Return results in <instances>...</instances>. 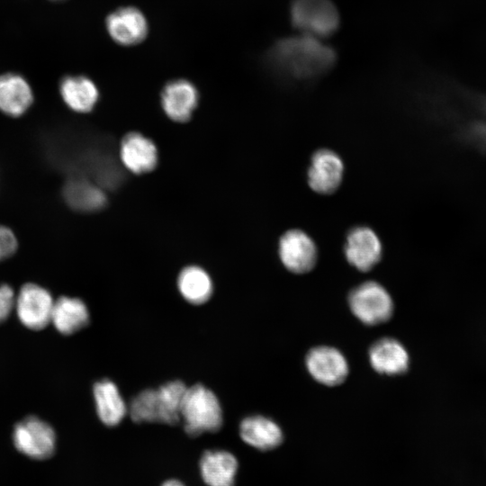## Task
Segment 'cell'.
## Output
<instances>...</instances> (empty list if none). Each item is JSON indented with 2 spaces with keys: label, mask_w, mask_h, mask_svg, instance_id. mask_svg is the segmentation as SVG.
<instances>
[{
  "label": "cell",
  "mask_w": 486,
  "mask_h": 486,
  "mask_svg": "<svg viewBox=\"0 0 486 486\" xmlns=\"http://www.w3.org/2000/svg\"><path fill=\"white\" fill-rule=\"evenodd\" d=\"M59 93L65 104L77 112L92 111L99 98L94 83L84 76H65L59 83Z\"/></svg>",
  "instance_id": "obj_19"
},
{
  "label": "cell",
  "mask_w": 486,
  "mask_h": 486,
  "mask_svg": "<svg viewBox=\"0 0 486 486\" xmlns=\"http://www.w3.org/2000/svg\"><path fill=\"white\" fill-rule=\"evenodd\" d=\"M67 203L80 212L100 210L106 203V196L101 186L83 177L68 180L63 189Z\"/></svg>",
  "instance_id": "obj_21"
},
{
  "label": "cell",
  "mask_w": 486,
  "mask_h": 486,
  "mask_svg": "<svg viewBox=\"0 0 486 486\" xmlns=\"http://www.w3.org/2000/svg\"><path fill=\"white\" fill-rule=\"evenodd\" d=\"M181 421L184 431L191 436L218 431L223 423V414L217 396L202 384L187 387L181 409Z\"/></svg>",
  "instance_id": "obj_2"
},
{
  "label": "cell",
  "mask_w": 486,
  "mask_h": 486,
  "mask_svg": "<svg viewBox=\"0 0 486 486\" xmlns=\"http://www.w3.org/2000/svg\"><path fill=\"white\" fill-rule=\"evenodd\" d=\"M105 25L112 40L122 46L140 44L148 33L145 15L134 6L120 7L112 11L107 15Z\"/></svg>",
  "instance_id": "obj_8"
},
{
  "label": "cell",
  "mask_w": 486,
  "mask_h": 486,
  "mask_svg": "<svg viewBox=\"0 0 486 486\" xmlns=\"http://www.w3.org/2000/svg\"><path fill=\"white\" fill-rule=\"evenodd\" d=\"M129 412L135 423L158 422L156 390L146 389L138 393L130 403Z\"/></svg>",
  "instance_id": "obj_24"
},
{
  "label": "cell",
  "mask_w": 486,
  "mask_h": 486,
  "mask_svg": "<svg viewBox=\"0 0 486 486\" xmlns=\"http://www.w3.org/2000/svg\"><path fill=\"white\" fill-rule=\"evenodd\" d=\"M266 58L269 65L285 76L309 79L328 71L336 62L337 54L322 40L301 33L275 41Z\"/></svg>",
  "instance_id": "obj_1"
},
{
  "label": "cell",
  "mask_w": 486,
  "mask_h": 486,
  "mask_svg": "<svg viewBox=\"0 0 486 486\" xmlns=\"http://www.w3.org/2000/svg\"><path fill=\"white\" fill-rule=\"evenodd\" d=\"M283 265L293 274L310 272L317 262V248L311 238L300 230L286 231L279 241Z\"/></svg>",
  "instance_id": "obj_7"
},
{
  "label": "cell",
  "mask_w": 486,
  "mask_h": 486,
  "mask_svg": "<svg viewBox=\"0 0 486 486\" xmlns=\"http://www.w3.org/2000/svg\"><path fill=\"white\" fill-rule=\"evenodd\" d=\"M177 287L181 295L190 303L206 302L212 293V282L202 268L190 266L184 268L177 278Z\"/></svg>",
  "instance_id": "obj_23"
},
{
  "label": "cell",
  "mask_w": 486,
  "mask_h": 486,
  "mask_svg": "<svg viewBox=\"0 0 486 486\" xmlns=\"http://www.w3.org/2000/svg\"><path fill=\"white\" fill-rule=\"evenodd\" d=\"M51 1H60V0H51Z\"/></svg>",
  "instance_id": "obj_29"
},
{
  "label": "cell",
  "mask_w": 486,
  "mask_h": 486,
  "mask_svg": "<svg viewBox=\"0 0 486 486\" xmlns=\"http://www.w3.org/2000/svg\"><path fill=\"white\" fill-rule=\"evenodd\" d=\"M199 470L207 486H234L238 462L230 452L207 450L200 458Z\"/></svg>",
  "instance_id": "obj_13"
},
{
  "label": "cell",
  "mask_w": 486,
  "mask_h": 486,
  "mask_svg": "<svg viewBox=\"0 0 486 486\" xmlns=\"http://www.w3.org/2000/svg\"><path fill=\"white\" fill-rule=\"evenodd\" d=\"M239 436L246 444L261 451L273 450L284 440V434L278 424L260 415L243 418L239 424Z\"/></svg>",
  "instance_id": "obj_15"
},
{
  "label": "cell",
  "mask_w": 486,
  "mask_h": 486,
  "mask_svg": "<svg viewBox=\"0 0 486 486\" xmlns=\"http://www.w3.org/2000/svg\"><path fill=\"white\" fill-rule=\"evenodd\" d=\"M50 322L59 333L71 335L88 324L89 312L80 299L62 296L54 302Z\"/></svg>",
  "instance_id": "obj_20"
},
{
  "label": "cell",
  "mask_w": 486,
  "mask_h": 486,
  "mask_svg": "<svg viewBox=\"0 0 486 486\" xmlns=\"http://www.w3.org/2000/svg\"><path fill=\"white\" fill-rule=\"evenodd\" d=\"M161 486H185L182 482L175 479L167 480Z\"/></svg>",
  "instance_id": "obj_28"
},
{
  "label": "cell",
  "mask_w": 486,
  "mask_h": 486,
  "mask_svg": "<svg viewBox=\"0 0 486 486\" xmlns=\"http://www.w3.org/2000/svg\"><path fill=\"white\" fill-rule=\"evenodd\" d=\"M13 441L22 454L38 460L55 452L56 435L50 425L37 417H27L14 426Z\"/></svg>",
  "instance_id": "obj_5"
},
{
  "label": "cell",
  "mask_w": 486,
  "mask_h": 486,
  "mask_svg": "<svg viewBox=\"0 0 486 486\" xmlns=\"http://www.w3.org/2000/svg\"><path fill=\"white\" fill-rule=\"evenodd\" d=\"M199 100L196 87L186 79L169 81L161 92V104L168 117L176 122L187 121Z\"/></svg>",
  "instance_id": "obj_12"
},
{
  "label": "cell",
  "mask_w": 486,
  "mask_h": 486,
  "mask_svg": "<svg viewBox=\"0 0 486 486\" xmlns=\"http://www.w3.org/2000/svg\"><path fill=\"white\" fill-rule=\"evenodd\" d=\"M372 367L381 374L399 375L404 374L410 364L405 347L396 339L384 338L376 341L369 349Z\"/></svg>",
  "instance_id": "obj_14"
},
{
  "label": "cell",
  "mask_w": 486,
  "mask_h": 486,
  "mask_svg": "<svg viewBox=\"0 0 486 486\" xmlns=\"http://www.w3.org/2000/svg\"><path fill=\"white\" fill-rule=\"evenodd\" d=\"M382 244L374 231L367 227H356L346 237L345 255L357 270H371L382 257Z\"/></svg>",
  "instance_id": "obj_11"
},
{
  "label": "cell",
  "mask_w": 486,
  "mask_h": 486,
  "mask_svg": "<svg viewBox=\"0 0 486 486\" xmlns=\"http://www.w3.org/2000/svg\"><path fill=\"white\" fill-rule=\"evenodd\" d=\"M93 392L100 420L108 427L120 424L128 409L115 383L108 379L101 380L94 383Z\"/></svg>",
  "instance_id": "obj_18"
},
{
  "label": "cell",
  "mask_w": 486,
  "mask_h": 486,
  "mask_svg": "<svg viewBox=\"0 0 486 486\" xmlns=\"http://www.w3.org/2000/svg\"><path fill=\"white\" fill-rule=\"evenodd\" d=\"M344 174V164L339 156L329 149L314 153L308 170L310 187L320 194H330L340 185Z\"/></svg>",
  "instance_id": "obj_10"
},
{
  "label": "cell",
  "mask_w": 486,
  "mask_h": 486,
  "mask_svg": "<svg viewBox=\"0 0 486 486\" xmlns=\"http://www.w3.org/2000/svg\"><path fill=\"white\" fill-rule=\"evenodd\" d=\"M53 305L48 290L35 284H25L15 296L14 309L23 326L40 330L50 322Z\"/></svg>",
  "instance_id": "obj_6"
},
{
  "label": "cell",
  "mask_w": 486,
  "mask_h": 486,
  "mask_svg": "<svg viewBox=\"0 0 486 486\" xmlns=\"http://www.w3.org/2000/svg\"><path fill=\"white\" fill-rule=\"evenodd\" d=\"M353 314L364 324L378 325L390 320L393 302L389 292L378 283L365 282L354 288L348 296Z\"/></svg>",
  "instance_id": "obj_4"
},
{
  "label": "cell",
  "mask_w": 486,
  "mask_h": 486,
  "mask_svg": "<svg viewBox=\"0 0 486 486\" xmlns=\"http://www.w3.org/2000/svg\"><path fill=\"white\" fill-rule=\"evenodd\" d=\"M310 374L319 382L338 385L348 374V364L345 356L331 346H317L309 351L305 359Z\"/></svg>",
  "instance_id": "obj_9"
},
{
  "label": "cell",
  "mask_w": 486,
  "mask_h": 486,
  "mask_svg": "<svg viewBox=\"0 0 486 486\" xmlns=\"http://www.w3.org/2000/svg\"><path fill=\"white\" fill-rule=\"evenodd\" d=\"M120 156L125 167L135 174L152 170L158 162L154 143L137 132L129 133L122 139Z\"/></svg>",
  "instance_id": "obj_16"
},
{
  "label": "cell",
  "mask_w": 486,
  "mask_h": 486,
  "mask_svg": "<svg viewBox=\"0 0 486 486\" xmlns=\"http://www.w3.org/2000/svg\"><path fill=\"white\" fill-rule=\"evenodd\" d=\"M484 113L481 118L474 120L464 130L467 140L482 148L486 149V103L483 107Z\"/></svg>",
  "instance_id": "obj_25"
},
{
  "label": "cell",
  "mask_w": 486,
  "mask_h": 486,
  "mask_svg": "<svg viewBox=\"0 0 486 486\" xmlns=\"http://www.w3.org/2000/svg\"><path fill=\"white\" fill-rule=\"evenodd\" d=\"M15 295L11 286L0 285V324H2L14 309Z\"/></svg>",
  "instance_id": "obj_27"
},
{
  "label": "cell",
  "mask_w": 486,
  "mask_h": 486,
  "mask_svg": "<svg viewBox=\"0 0 486 486\" xmlns=\"http://www.w3.org/2000/svg\"><path fill=\"white\" fill-rule=\"evenodd\" d=\"M17 246L16 238L12 230L0 225V262L13 256Z\"/></svg>",
  "instance_id": "obj_26"
},
{
  "label": "cell",
  "mask_w": 486,
  "mask_h": 486,
  "mask_svg": "<svg viewBox=\"0 0 486 486\" xmlns=\"http://www.w3.org/2000/svg\"><path fill=\"white\" fill-rule=\"evenodd\" d=\"M32 102L33 94L25 78L14 73L0 76V111L10 116H20Z\"/></svg>",
  "instance_id": "obj_17"
},
{
  "label": "cell",
  "mask_w": 486,
  "mask_h": 486,
  "mask_svg": "<svg viewBox=\"0 0 486 486\" xmlns=\"http://www.w3.org/2000/svg\"><path fill=\"white\" fill-rule=\"evenodd\" d=\"M292 26L302 34L320 40L331 36L339 26V13L332 0H292Z\"/></svg>",
  "instance_id": "obj_3"
},
{
  "label": "cell",
  "mask_w": 486,
  "mask_h": 486,
  "mask_svg": "<svg viewBox=\"0 0 486 486\" xmlns=\"http://www.w3.org/2000/svg\"><path fill=\"white\" fill-rule=\"evenodd\" d=\"M186 389L182 381L168 382L156 389L158 422L176 425L181 421V409Z\"/></svg>",
  "instance_id": "obj_22"
}]
</instances>
